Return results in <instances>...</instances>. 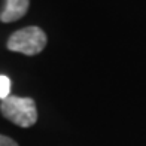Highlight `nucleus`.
Wrapping results in <instances>:
<instances>
[{
  "label": "nucleus",
  "mask_w": 146,
  "mask_h": 146,
  "mask_svg": "<svg viewBox=\"0 0 146 146\" xmlns=\"http://www.w3.org/2000/svg\"><path fill=\"white\" fill-rule=\"evenodd\" d=\"M0 113L21 128H30L37 122V108L31 97H6L0 103Z\"/></svg>",
  "instance_id": "obj_1"
},
{
  "label": "nucleus",
  "mask_w": 146,
  "mask_h": 146,
  "mask_svg": "<svg viewBox=\"0 0 146 146\" xmlns=\"http://www.w3.org/2000/svg\"><path fill=\"white\" fill-rule=\"evenodd\" d=\"M48 36L37 25H27L24 29L14 31L8 37L6 48L11 52H19L24 55H37L46 48Z\"/></svg>",
  "instance_id": "obj_2"
},
{
  "label": "nucleus",
  "mask_w": 146,
  "mask_h": 146,
  "mask_svg": "<svg viewBox=\"0 0 146 146\" xmlns=\"http://www.w3.org/2000/svg\"><path fill=\"white\" fill-rule=\"evenodd\" d=\"M30 0H6L5 8L0 12V21L2 23H15L21 19L29 12Z\"/></svg>",
  "instance_id": "obj_3"
},
{
  "label": "nucleus",
  "mask_w": 146,
  "mask_h": 146,
  "mask_svg": "<svg viewBox=\"0 0 146 146\" xmlns=\"http://www.w3.org/2000/svg\"><path fill=\"white\" fill-rule=\"evenodd\" d=\"M11 96V79L5 75H0V98L5 100Z\"/></svg>",
  "instance_id": "obj_4"
},
{
  "label": "nucleus",
  "mask_w": 146,
  "mask_h": 146,
  "mask_svg": "<svg viewBox=\"0 0 146 146\" xmlns=\"http://www.w3.org/2000/svg\"><path fill=\"white\" fill-rule=\"evenodd\" d=\"M0 146H19L14 139L5 134H0Z\"/></svg>",
  "instance_id": "obj_5"
}]
</instances>
